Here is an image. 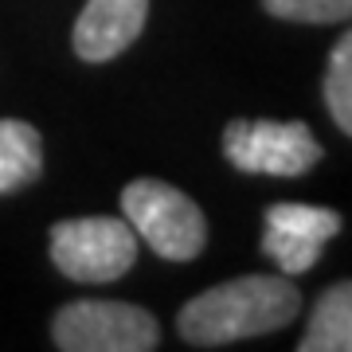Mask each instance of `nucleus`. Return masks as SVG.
I'll use <instances>...</instances> for the list:
<instances>
[{"mask_svg":"<svg viewBox=\"0 0 352 352\" xmlns=\"http://www.w3.org/2000/svg\"><path fill=\"white\" fill-rule=\"evenodd\" d=\"M298 314L302 289L289 282V274H243L192 298L176 317V329L192 349H219L286 329Z\"/></svg>","mask_w":352,"mask_h":352,"instance_id":"obj_1","label":"nucleus"},{"mask_svg":"<svg viewBox=\"0 0 352 352\" xmlns=\"http://www.w3.org/2000/svg\"><path fill=\"white\" fill-rule=\"evenodd\" d=\"M122 212L138 243H149L164 263H192L208 243V219L180 188L141 176L122 192Z\"/></svg>","mask_w":352,"mask_h":352,"instance_id":"obj_2","label":"nucleus"},{"mask_svg":"<svg viewBox=\"0 0 352 352\" xmlns=\"http://www.w3.org/2000/svg\"><path fill=\"white\" fill-rule=\"evenodd\" d=\"M51 263L71 282H113L138 263V235L113 215L59 219L51 227Z\"/></svg>","mask_w":352,"mask_h":352,"instance_id":"obj_3","label":"nucleus"},{"mask_svg":"<svg viewBox=\"0 0 352 352\" xmlns=\"http://www.w3.org/2000/svg\"><path fill=\"white\" fill-rule=\"evenodd\" d=\"M51 340L63 352H149L161 344V329L141 305L71 302L51 321Z\"/></svg>","mask_w":352,"mask_h":352,"instance_id":"obj_4","label":"nucleus"},{"mask_svg":"<svg viewBox=\"0 0 352 352\" xmlns=\"http://www.w3.org/2000/svg\"><path fill=\"white\" fill-rule=\"evenodd\" d=\"M223 153L239 173L251 176H302L321 161V145L305 122H266V118L227 122Z\"/></svg>","mask_w":352,"mask_h":352,"instance_id":"obj_5","label":"nucleus"},{"mask_svg":"<svg viewBox=\"0 0 352 352\" xmlns=\"http://www.w3.org/2000/svg\"><path fill=\"white\" fill-rule=\"evenodd\" d=\"M340 215L321 204H270L263 223V254L282 274H305L340 235Z\"/></svg>","mask_w":352,"mask_h":352,"instance_id":"obj_6","label":"nucleus"},{"mask_svg":"<svg viewBox=\"0 0 352 352\" xmlns=\"http://www.w3.org/2000/svg\"><path fill=\"white\" fill-rule=\"evenodd\" d=\"M149 20V0H87L75 20V55L82 63H110L141 36Z\"/></svg>","mask_w":352,"mask_h":352,"instance_id":"obj_7","label":"nucleus"},{"mask_svg":"<svg viewBox=\"0 0 352 352\" xmlns=\"http://www.w3.org/2000/svg\"><path fill=\"white\" fill-rule=\"evenodd\" d=\"M302 352H352V282L329 286L314 302L305 337L298 340Z\"/></svg>","mask_w":352,"mask_h":352,"instance_id":"obj_8","label":"nucleus"},{"mask_svg":"<svg viewBox=\"0 0 352 352\" xmlns=\"http://www.w3.org/2000/svg\"><path fill=\"white\" fill-rule=\"evenodd\" d=\"M43 173V138L36 126L4 118L0 122V196L28 188Z\"/></svg>","mask_w":352,"mask_h":352,"instance_id":"obj_9","label":"nucleus"},{"mask_svg":"<svg viewBox=\"0 0 352 352\" xmlns=\"http://www.w3.org/2000/svg\"><path fill=\"white\" fill-rule=\"evenodd\" d=\"M325 106L333 113L337 129H344L352 138V32L340 36V43L329 55L325 71Z\"/></svg>","mask_w":352,"mask_h":352,"instance_id":"obj_10","label":"nucleus"},{"mask_svg":"<svg viewBox=\"0 0 352 352\" xmlns=\"http://www.w3.org/2000/svg\"><path fill=\"white\" fill-rule=\"evenodd\" d=\"M263 8L294 24H344L352 20V0H263Z\"/></svg>","mask_w":352,"mask_h":352,"instance_id":"obj_11","label":"nucleus"}]
</instances>
